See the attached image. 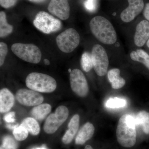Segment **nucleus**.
<instances>
[{
    "label": "nucleus",
    "instance_id": "1",
    "mask_svg": "<svg viewBox=\"0 0 149 149\" xmlns=\"http://www.w3.org/2000/svg\"><path fill=\"white\" fill-rule=\"evenodd\" d=\"M91 31L99 42L106 45H112L116 42L117 36L111 22L105 17L97 16L90 21Z\"/></svg>",
    "mask_w": 149,
    "mask_h": 149
},
{
    "label": "nucleus",
    "instance_id": "2",
    "mask_svg": "<svg viewBox=\"0 0 149 149\" xmlns=\"http://www.w3.org/2000/svg\"><path fill=\"white\" fill-rule=\"evenodd\" d=\"M135 118L129 114H124L119 119L116 129V138L120 146L131 148L136 141Z\"/></svg>",
    "mask_w": 149,
    "mask_h": 149
},
{
    "label": "nucleus",
    "instance_id": "3",
    "mask_svg": "<svg viewBox=\"0 0 149 149\" xmlns=\"http://www.w3.org/2000/svg\"><path fill=\"white\" fill-rule=\"evenodd\" d=\"M27 88L36 92L50 93L57 87L56 80L50 75L39 72L29 73L25 80Z\"/></svg>",
    "mask_w": 149,
    "mask_h": 149
},
{
    "label": "nucleus",
    "instance_id": "4",
    "mask_svg": "<svg viewBox=\"0 0 149 149\" xmlns=\"http://www.w3.org/2000/svg\"><path fill=\"white\" fill-rule=\"evenodd\" d=\"M11 50L19 58L27 62L37 64L41 61V51L33 44L15 43L12 45Z\"/></svg>",
    "mask_w": 149,
    "mask_h": 149
},
{
    "label": "nucleus",
    "instance_id": "5",
    "mask_svg": "<svg viewBox=\"0 0 149 149\" xmlns=\"http://www.w3.org/2000/svg\"><path fill=\"white\" fill-rule=\"evenodd\" d=\"M33 24L38 30L46 34L57 32L62 27L59 19L45 11L39 12L36 15Z\"/></svg>",
    "mask_w": 149,
    "mask_h": 149
},
{
    "label": "nucleus",
    "instance_id": "6",
    "mask_svg": "<svg viewBox=\"0 0 149 149\" xmlns=\"http://www.w3.org/2000/svg\"><path fill=\"white\" fill-rule=\"evenodd\" d=\"M56 42L61 51L65 53L72 52L79 45L80 36L73 28L66 29L56 37Z\"/></svg>",
    "mask_w": 149,
    "mask_h": 149
},
{
    "label": "nucleus",
    "instance_id": "7",
    "mask_svg": "<svg viewBox=\"0 0 149 149\" xmlns=\"http://www.w3.org/2000/svg\"><path fill=\"white\" fill-rule=\"evenodd\" d=\"M91 56L96 74L100 76L105 75L107 72L109 61L104 48L98 44L95 45L92 48Z\"/></svg>",
    "mask_w": 149,
    "mask_h": 149
},
{
    "label": "nucleus",
    "instance_id": "8",
    "mask_svg": "<svg viewBox=\"0 0 149 149\" xmlns=\"http://www.w3.org/2000/svg\"><path fill=\"white\" fill-rule=\"evenodd\" d=\"M69 115L68 109L65 106L58 107L54 113L49 116L45 120L44 126V131L47 134L55 133L59 128L67 120Z\"/></svg>",
    "mask_w": 149,
    "mask_h": 149
},
{
    "label": "nucleus",
    "instance_id": "9",
    "mask_svg": "<svg viewBox=\"0 0 149 149\" xmlns=\"http://www.w3.org/2000/svg\"><path fill=\"white\" fill-rule=\"evenodd\" d=\"M70 87L77 95L85 97L88 95L89 87L85 75L80 70H72L70 74Z\"/></svg>",
    "mask_w": 149,
    "mask_h": 149
},
{
    "label": "nucleus",
    "instance_id": "10",
    "mask_svg": "<svg viewBox=\"0 0 149 149\" xmlns=\"http://www.w3.org/2000/svg\"><path fill=\"white\" fill-rule=\"evenodd\" d=\"M15 97L21 104L27 107L37 106L44 101L41 94L33 90L21 89L17 92Z\"/></svg>",
    "mask_w": 149,
    "mask_h": 149
},
{
    "label": "nucleus",
    "instance_id": "11",
    "mask_svg": "<svg viewBox=\"0 0 149 149\" xmlns=\"http://www.w3.org/2000/svg\"><path fill=\"white\" fill-rule=\"evenodd\" d=\"M128 6L123 11L120 15L121 20L126 23L133 21L141 13L145 6L143 0H128Z\"/></svg>",
    "mask_w": 149,
    "mask_h": 149
},
{
    "label": "nucleus",
    "instance_id": "12",
    "mask_svg": "<svg viewBox=\"0 0 149 149\" xmlns=\"http://www.w3.org/2000/svg\"><path fill=\"white\" fill-rule=\"evenodd\" d=\"M49 12L62 20H66L70 14L68 0H51L48 7Z\"/></svg>",
    "mask_w": 149,
    "mask_h": 149
},
{
    "label": "nucleus",
    "instance_id": "13",
    "mask_svg": "<svg viewBox=\"0 0 149 149\" xmlns=\"http://www.w3.org/2000/svg\"><path fill=\"white\" fill-rule=\"evenodd\" d=\"M149 39V22L142 20L137 24L134 36V42L137 47L143 46Z\"/></svg>",
    "mask_w": 149,
    "mask_h": 149
},
{
    "label": "nucleus",
    "instance_id": "14",
    "mask_svg": "<svg viewBox=\"0 0 149 149\" xmlns=\"http://www.w3.org/2000/svg\"><path fill=\"white\" fill-rule=\"evenodd\" d=\"M15 103L13 94L7 88H3L0 91V112L6 113L10 110Z\"/></svg>",
    "mask_w": 149,
    "mask_h": 149
},
{
    "label": "nucleus",
    "instance_id": "15",
    "mask_svg": "<svg viewBox=\"0 0 149 149\" xmlns=\"http://www.w3.org/2000/svg\"><path fill=\"white\" fill-rule=\"evenodd\" d=\"M79 116L77 114L73 116L68 124V129L67 130L66 133L64 134L62 139L63 143L69 144L73 140L79 128Z\"/></svg>",
    "mask_w": 149,
    "mask_h": 149
},
{
    "label": "nucleus",
    "instance_id": "16",
    "mask_svg": "<svg viewBox=\"0 0 149 149\" xmlns=\"http://www.w3.org/2000/svg\"><path fill=\"white\" fill-rule=\"evenodd\" d=\"M95 130V127L93 124L90 122L86 123L78 132L75 139V143L77 145L85 144L93 137Z\"/></svg>",
    "mask_w": 149,
    "mask_h": 149
},
{
    "label": "nucleus",
    "instance_id": "17",
    "mask_svg": "<svg viewBox=\"0 0 149 149\" xmlns=\"http://www.w3.org/2000/svg\"><path fill=\"white\" fill-rule=\"evenodd\" d=\"M107 76L112 88L113 89H120L125 85V79L120 76V70L118 68L110 70L108 72Z\"/></svg>",
    "mask_w": 149,
    "mask_h": 149
},
{
    "label": "nucleus",
    "instance_id": "18",
    "mask_svg": "<svg viewBox=\"0 0 149 149\" xmlns=\"http://www.w3.org/2000/svg\"><path fill=\"white\" fill-rule=\"evenodd\" d=\"M52 107L49 104H41L32 109L31 114L36 120H42L50 113Z\"/></svg>",
    "mask_w": 149,
    "mask_h": 149
},
{
    "label": "nucleus",
    "instance_id": "19",
    "mask_svg": "<svg viewBox=\"0 0 149 149\" xmlns=\"http://www.w3.org/2000/svg\"><path fill=\"white\" fill-rule=\"evenodd\" d=\"M135 119L136 125H141L144 133L149 134V113L141 111L136 115Z\"/></svg>",
    "mask_w": 149,
    "mask_h": 149
},
{
    "label": "nucleus",
    "instance_id": "20",
    "mask_svg": "<svg viewBox=\"0 0 149 149\" xmlns=\"http://www.w3.org/2000/svg\"><path fill=\"white\" fill-rule=\"evenodd\" d=\"M21 125L25 127L28 132L33 136H37L40 133V125L36 119L33 118L28 117L25 118L22 121Z\"/></svg>",
    "mask_w": 149,
    "mask_h": 149
},
{
    "label": "nucleus",
    "instance_id": "21",
    "mask_svg": "<svg viewBox=\"0 0 149 149\" xmlns=\"http://www.w3.org/2000/svg\"><path fill=\"white\" fill-rule=\"evenodd\" d=\"M130 56L132 60L143 63L149 70V55L145 51L140 49L133 51Z\"/></svg>",
    "mask_w": 149,
    "mask_h": 149
},
{
    "label": "nucleus",
    "instance_id": "22",
    "mask_svg": "<svg viewBox=\"0 0 149 149\" xmlns=\"http://www.w3.org/2000/svg\"><path fill=\"white\" fill-rule=\"evenodd\" d=\"M13 31V27L8 23L5 13L0 12V37L3 38L8 36Z\"/></svg>",
    "mask_w": 149,
    "mask_h": 149
},
{
    "label": "nucleus",
    "instance_id": "23",
    "mask_svg": "<svg viewBox=\"0 0 149 149\" xmlns=\"http://www.w3.org/2000/svg\"><path fill=\"white\" fill-rule=\"evenodd\" d=\"M80 63L81 67L84 71L86 72L90 71L93 68L91 54L87 52L83 53L81 56Z\"/></svg>",
    "mask_w": 149,
    "mask_h": 149
},
{
    "label": "nucleus",
    "instance_id": "24",
    "mask_svg": "<svg viewBox=\"0 0 149 149\" xmlns=\"http://www.w3.org/2000/svg\"><path fill=\"white\" fill-rule=\"evenodd\" d=\"M127 104L124 99L120 98H111L107 100L105 103V106L109 108H120L125 106Z\"/></svg>",
    "mask_w": 149,
    "mask_h": 149
},
{
    "label": "nucleus",
    "instance_id": "25",
    "mask_svg": "<svg viewBox=\"0 0 149 149\" xmlns=\"http://www.w3.org/2000/svg\"><path fill=\"white\" fill-rule=\"evenodd\" d=\"M28 130L21 125L15 128L13 130V135L16 140L23 141L27 139L28 136Z\"/></svg>",
    "mask_w": 149,
    "mask_h": 149
},
{
    "label": "nucleus",
    "instance_id": "26",
    "mask_svg": "<svg viewBox=\"0 0 149 149\" xmlns=\"http://www.w3.org/2000/svg\"><path fill=\"white\" fill-rule=\"evenodd\" d=\"M17 144L14 139L10 136H5L0 149H17Z\"/></svg>",
    "mask_w": 149,
    "mask_h": 149
},
{
    "label": "nucleus",
    "instance_id": "27",
    "mask_svg": "<svg viewBox=\"0 0 149 149\" xmlns=\"http://www.w3.org/2000/svg\"><path fill=\"white\" fill-rule=\"evenodd\" d=\"M85 9L90 12H94L98 7V0H86L84 2Z\"/></svg>",
    "mask_w": 149,
    "mask_h": 149
},
{
    "label": "nucleus",
    "instance_id": "28",
    "mask_svg": "<svg viewBox=\"0 0 149 149\" xmlns=\"http://www.w3.org/2000/svg\"><path fill=\"white\" fill-rule=\"evenodd\" d=\"M8 52L7 45L6 43H0V65L2 66L4 63L6 57Z\"/></svg>",
    "mask_w": 149,
    "mask_h": 149
},
{
    "label": "nucleus",
    "instance_id": "29",
    "mask_svg": "<svg viewBox=\"0 0 149 149\" xmlns=\"http://www.w3.org/2000/svg\"><path fill=\"white\" fill-rule=\"evenodd\" d=\"M17 0H0V4L4 8L12 7L16 4Z\"/></svg>",
    "mask_w": 149,
    "mask_h": 149
},
{
    "label": "nucleus",
    "instance_id": "30",
    "mask_svg": "<svg viewBox=\"0 0 149 149\" xmlns=\"http://www.w3.org/2000/svg\"><path fill=\"white\" fill-rule=\"evenodd\" d=\"M15 113L14 112H10L7 113L3 118L5 122L8 123H12L15 121Z\"/></svg>",
    "mask_w": 149,
    "mask_h": 149
},
{
    "label": "nucleus",
    "instance_id": "31",
    "mask_svg": "<svg viewBox=\"0 0 149 149\" xmlns=\"http://www.w3.org/2000/svg\"><path fill=\"white\" fill-rule=\"evenodd\" d=\"M143 15L145 18L149 22V3L146 4L143 12Z\"/></svg>",
    "mask_w": 149,
    "mask_h": 149
},
{
    "label": "nucleus",
    "instance_id": "32",
    "mask_svg": "<svg viewBox=\"0 0 149 149\" xmlns=\"http://www.w3.org/2000/svg\"><path fill=\"white\" fill-rule=\"evenodd\" d=\"M19 126L18 124L16 125H7L6 127H7L8 128H9V129H14L15 128H17V127H18Z\"/></svg>",
    "mask_w": 149,
    "mask_h": 149
},
{
    "label": "nucleus",
    "instance_id": "33",
    "mask_svg": "<svg viewBox=\"0 0 149 149\" xmlns=\"http://www.w3.org/2000/svg\"><path fill=\"white\" fill-rule=\"evenodd\" d=\"M29 1L32 2L39 3L44 2L45 0H29Z\"/></svg>",
    "mask_w": 149,
    "mask_h": 149
},
{
    "label": "nucleus",
    "instance_id": "34",
    "mask_svg": "<svg viewBox=\"0 0 149 149\" xmlns=\"http://www.w3.org/2000/svg\"><path fill=\"white\" fill-rule=\"evenodd\" d=\"M44 63L46 65H49L50 64V62L47 59H45L44 60Z\"/></svg>",
    "mask_w": 149,
    "mask_h": 149
},
{
    "label": "nucleus",
    "instance_id": "35",
    "mask_svg": "<svg viewBox=\"0 0 149 149\" xmlns=\"http://www.w3.org/2000/svg\"><path fill=\"white\" fill-rule=\"evenodd\" d=\"M32 149H47L46 148V147L45 146V145H43L41 147V148H35Z\"/></svg>",
    "mask_w": 149,
    "mask_h": 149
},
{
    "label": "nucleus",
    "instance_id": "36",
    "mask_svg": "<svg viewBox=\"0 0 149 149\" xmlns=\"http://www.w3.org/2000/svg\"><path fill=\"white\" fill-rule=\"evenodd\" d=\"M85 149H93V148L90 145H87L86 147H85Z\"/></svg>",
    "mask_w": 149,
    "mask_h": 149
},
{
    "label": "nucleus",
    "instance_id": "37",
    "mask_svg": "<svg viewBox=\"0 0 149 149\" xmlns=\"http://www.w3.org/2000/svg\"><path fill=\"white\" fill-rule=\"evenodd\" d=\"M147 47L149 48V39L148 40V41L147 42Z\"/></svg>",
    "mask_w": 149,
    "mask_h": 149
},
{
    "label": "nucleus",
    "instance_id": "38",
    "mask_svg": "<svg viewBox=\"0 0 149 149\" xmlns=\"http://www.w3.org/2000/svg\"><path fill=\"white\" fill-rule=\"evenodd\" d=\"M71 71H72V70H71V69H70V68H69V69H68V72H71Z\"/></svg>",
    "mask_w": 149,
    "mask_h": 149
}]
</instances>
